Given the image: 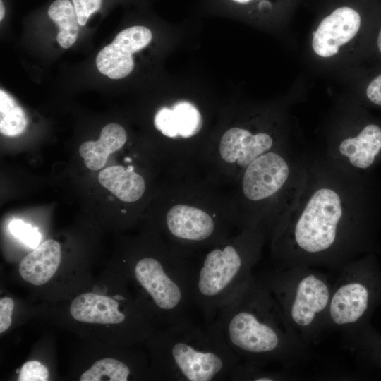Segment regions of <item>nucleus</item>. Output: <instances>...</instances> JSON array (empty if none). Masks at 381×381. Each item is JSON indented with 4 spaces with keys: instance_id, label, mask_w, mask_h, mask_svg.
<instances>
[{
    "instance_id": "obj_16",
    "label": "nucleus",
    "mask_w": 381,
    "mask_h": 381,
    "mask_svg": "<svg viewBox=\"0 0 381 381\" xmlns=\"http://www.w3.org/2000/svg\"><path fill=\"white\" fill-rule=\"evenodd\" d=\"M126 141L127 133L123 127L118 123H109L102 129L98 140L83 143L79 153L85 166L96 171L102 168L109 155L120 150Z\"/></svg>"
},
{
    "instance_id": "obj_17",
    "label": "nucleus",
    "mask_w": 381,
    "mask_h": 381,
    "mask_svg": "<svg viewBox=\"0 0 381 381\" xmlns=\"http://www.w3.org/2000/svg\"><path fill=\"white\" fill-rule=\"evenodd\" d=\"M48 15L58 26L56 40L65 49L71 47L77 40L79 23L73 3L69 0H56L49 6Z\"/></svg>"
},
{
    "instance_id": "obj_20",
    "label": "nucleus",
    "mask_w": 381,
    "mask_h": 381,
    "mask_svg": "<svg viewBox=\"0 0 381 381\" xmlns=\"http://www.w3.org/2000/svg\"><path fill=\"white\" fill-rule=\"evenodd\" d=\"M10 232L25 245L31 248H36L41 241V234L37 227L20 219H13L8 224Z\"/></svg>"
},
{
    "instance_id": "obj_26",
    "label": "nucleus",
    "mask_w": 381,
    "mask_h": 381,
    "mask_svg": "<svg viewBox=\"0 0 381 381\" xmlns=\"http://www.w3.org/2000/svg\"><path fill=\"white\" fill-rule=\"evenodd\" d=\"M5 14V8L3 4L2 1H0V20H2Z\"/></svg>"
},
{
    "instance_id": "obj_19",
    "label": "nucleus",
    "mask_w": 381,
    "mask_h": 381,
    "mask_svg": "<svg viewBox=\"0 0 381 381\" xmlns=\"http://www.w3.org/2000/svg\"><path fill=\"white\" fill-rule=\"evenodd\" d=\"M131 369L124 362L115 358L97 361L80 376V381H127Z\"/></svg>"
},
{
    "instance_id": "obj_23",
    "label": "nucleus",
    "mask_w": 381,
    "mask_h": 381,
    "mask_svg": "<svg viewBox=\"0 0 381 381\" xmlns=\"http://www.w3.org/2000/svg\"><path fill=\"white\" fill-rule=\"evenodd\" d=\"M14 308V302L9 297L0 299V332L3 333L11 325V315Z\"/></svg>"
},
{
    "instance_id": "obj_13",
    "label": "nucleus",
    "mask_w": 381,
    "mask_h": 381,
    "mask_svg": "<svg viewBox=\"0 0 381 381\" xmlns=\"http://www.w3.org/2000/svg\"><path fill=\"white\" fill-rule=\"evenodd\" d=\"M116 298L85 293L77 296L71 303L70 312L72 317L80 322L97 324H121L126 315L119 309Z\"/></svg>"
},
{
    "instance_id": "obj_9",
    "label": "nucleus",
    "mask_w": 381,
    "mask_h": 381,
    "mask_svg": "<svg viewBox=\"0 0 381 381\" xmlns=\"http://www.w3.org/2000/svg\"><path fill=\"white\" fill-rule=\"evenodd\" d=\"M381 296V274L372 265H350L333 286L327 322L353 326L366 319Z\"/></svg>"
},
{
    "instance_id": "obj_25",
    "label": "nucleus",
    "mask_w": 381,
    "mask_h": 381,
    "mask_svg": "<svg viewBox=\"0 0 381 381\" xmlns=\"http://www.w3.org/2000/svg\"><path fill=\"white\" fill-rule=\"evenodd\" d=\"M369 344L370 348H372L373 355L374 356L375 359L381 365V337H370Z\"/></svg>"
},
{
    "instance_id": "obj_14",
    "label": "nucleus",
    "mask_w": 381,
    "mask_h": 381,
    "mask_svg": "<svg viewBox=\"0 0 381 381\" xmlns=\"http://www.w3.org/2000/svg\"><path fill=\"white\" fill-rule=\"evenodd\" d=\"M61 246L53 239L44 241L25 255L19 264V273L26 282L40 286L48 282L61 262Z\"/></svg>"
},
{
    "instance_id": "obj_6",
    "label": "nucleus",
    "mask_w": 381,
    "mask_h": 381,
    "mask_svg": "<svg viewBox=\"0 0 381 381\" xmlns=\"http://www.w3.org/2000/svg\"><path fill=\"white\" fill-rule=\"evenodd\" d=\"M284 150L277 147L258 157L243 171L232 193L239 226L264 229L267 235L291 207L304 183ZM307 174V173H306Z\"/></svg>"
},
{
    "instance_id": "obj_5",
    "label": "nucleus",
    "mask_w": 381,
    "mask_h": 381,
    "mask_svg": "<svg viewBox=\"0 0 381 381\" xmlns=\"http://www.w3.org/2000/svg\"><path fill=\"white\" fill-rule=\"evenodd\" d=\"M155 349L162 377L172 381L229 380L241 362L213 323L202 327L189 318L168 325Z\"/></svg>"
},
{
    "instance_id": "obj_18",
    "label": "nucleus",
    "mask_w": 381,
    "mask_h": 381,
    "mask_svg": "<svg viewBox=\"0 0 381 381\" xmlns=\"http://www.w3.org/2000/svg\"><path fill=\"white\" fill-rule=\"evenodd\" d=\"M28 119L22 107L16 99L3 89L0 90V132L13 137L26 128Z\"/></svg>"
},
{
    "instance_id": "obj_3",
    "label": "nucleus",
    "mask_w": 381,
    "mask_h": 381,
    "mask_svg": "<svg viewBox=\"0 0 381 381\" xmlns=\"http://www.w3.org/2000/svg\"><path fill=\"white\" fill-rule=\"evenodd\" d=\"M212 323L241 362L256 366L286 361L302 344L270 289L254 277Z\"/></svg>"
},
{
    "instance_id": "obj_21",
    "label": "nucleus",
    "mask_w": 381,
    "mask_h": 381,
    "mask_svg": "<svg viewBox=\"0 0 381 381\" xmlns=\"http://www.w3.org/2000/svg\"><path fill=\"white\" fill-rule=\"evenodd\" d=\"M49 377L47 368L37 361H27L19 372L20 381H46Z\"/></svg>"
},
{
    "instance_id": "obj_27",
    "label": "nucleus",
    "mask_w": 381,
    "mask_h": 381,
    "mask_svg": "<svg viewBox=\"0 0 381 381\" xmlns=\"http://www.w3.org/2000/svg\"><path fill=\"white\" fill-rule=\"evenodd\" d=\"M377 47L380 52H381V30L379 32L378 37H377Z\"/></svg>"
},
{
    "instance_id": "obj_7",
    "label": "nucleus",
    "mask_w": 381,
    "mask_h": 381,
    "mask_svg": "<svg viewBox=\"0 0 381 381\" xmlns=\"http://www.w3.org/2000/svg\"><path fill=\"white\" fill-rule=\"evenodd\" d=\"M262 280L301 340L311 339L327 324L333 286L324 274L305 266L278 267Z\"/></svg>"
},
{
    "instance_id": "obj_22",
    "label": "nucleus",
    "mask_w": 381,
    "mask_h": 381,
    "mask_svg": "<svg viewBox=\"0 0 381 381\" xmlns=\"http://www.w3.org/2000/svg\"><path fill=\"white\" fill-rule=\"evenodd\" d=\"M80 26L86 24L89 17L99 10L102 0H71Z\"/></svg>"
},
{
    "instance_id": "obj_10",
    "label": "nucleus",
    "mask_w": 381,
    "mask_h": 381,
    "mask_svg": "<svg viewBox=\"0 0 381 381\" xmlns=\"http://www.w3.org/2000/svg\"><path fill=\"white\" fill-rule=\"evenodd\" d=\"M151 40L152 32L145 26H132L121 31L98 53V71L111 79L128 76L134 67L133 54L145 48Z\"/></svg>"
},
{
    "instance_id": "obj_28",
    "label": "nucleus",
    "mask_w": 381,
    "mask_h": 381,
    "mask_svg": "<svg viewBox=\"0 0 381 381\" xmlns=\"http://www.w3.org/2000/svg\"><path fill=\"white\" fill-rule=\"evenodd\" d=\"M236 2H238V3H241V4H244V3H247L250 0H233Z\"/></svg>"
},
{
    "instance_id": "obj_15",
    "label": "nucleus",
    "mask_w": 381,
    "mask_h": 381,
    "mask_svg": "<svg viewBox=\"0 0 381 381\" xmlns=\"http://www.w3.org/2000/svg\"><path fill=\"white\" fill-rule=\"evenodd\" d=\"M131 163L126 167L114 165L107 167L98 174V181L103 187L120 200L128 203L140 200L146 190L145 178Z\"/></svg>"
},
{
    "instance_id": "obj_4",
    "label": "nucleus",
    "mask_w": 381,
    "mask_h": 381,
    "mask_svg": "<svg viewBox=\"0 0 381 381\" xmlns=\"http://www.w3.org/2000/svg\"><path fill=\"white\" fill-rule=\"evenodd\" d=\"M267 231L243 226L202 251L193 266V299L205 321L212 322L217 312L253 278Z\"/></svg>"
},
{
    "instance_id": "obj_12",
    "label": "nucleus",
    "mask_w": 381,
    "mask_h": 381,
    "mask_svg": "<svg viewBox=\"0 0 381 381\" xmlns=\"http://www.w3.org/2000/svg\"><path fill=\"white\" fill-rule=\"evenodd\" d=\"M381 152V128L375 124L365 126L356 136L344 138L336 154L349 167L358 169L369 168Z\"/></svg>"
},
{
    "instance_id": "obj_1",
    "label": "nucleus",
    "mask_w": 381,
    "mask_h": 381,
    "mask_svg": "<svg viewBox=\"0 0 381 381\" xmlns=\"http://www.w3.org/2000/svg\"><path fill=\"white\" fill-rule=\"evenodd\" d=\"M350 195L335 182L308 174L291 207L270 231L279 267L334 260L351 237L356 218Z\"/></svg>"
},
{
    "instance_id": "obj_8",
    "label": "nucleus",
    "mask_w": 381,
    "mask_h": 381,
    "mask_svg": "<svg viewBox=\"0 0 381 381\" xmlns=\"http://www.w3.org/2000/svg\"><path fill=\"white\" fill-rule=\"evenodd\" d=\"M132 273L167 325L189 318L193 304V266L189 258L179 255L166 243L157 255L138 258Z\"/></svg>"
},
{
    "instance_id": "obj_24",
    "label": "nucleus",
    "mask_w": 381,
    "mask_h": 381,
    "mask_svg": "<svg viewBox=\"0 0 381 381\" xmlns=\"http://www.w3.org/2000/svg\"><path fill=\"white\" fill-rule=\"evenodd\" d=\"M366 95L373 103L381 106V74L370 83Z\"/></svg>"
},
{
    "instance_id": "obj_2",
    "label": "nucleus",
    "mask_w": 381,
    "mask_h": 381,
    "mask_svg": "<svg viewBox=\"0 0 381 381\" xmlns=\"http://www.w3.org/2000/svg\"><path fill=\"white\" fill-rule=\"evenodd\" d=\"M227 188L200 171L171 174L161 226L174 251L190 259L240 227L232 190Z\"/></svg>"
},
{
    "instance_id": "obj_11",
    "label": "nucleus",
    "mask_w": 381,
    "mask_h": 381,
    "mask_svg": "<svg viewBox=\"0 0 381 381\" xmlns=\"http://www.w3.org/2000/svg\"><path fill=\"white\" fill-rule=\"evenodd\" d=\"M361 26V16L353 8L341 7L325 17L313 33L312 47L318 55L330 57L339 47L357 34Z\"/></svg>"
}]
</instances>
